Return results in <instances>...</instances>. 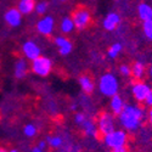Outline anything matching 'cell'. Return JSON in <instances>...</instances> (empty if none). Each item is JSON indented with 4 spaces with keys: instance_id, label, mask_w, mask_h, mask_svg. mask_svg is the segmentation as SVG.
<instances>
[{
    "instance_id": "26",
    "label": "cell",
    "mask_w": 152,
    "mask_h": 152,
    "mask_svg": "<svg viewBox=\"0 0 152 152\" xmlns=\"http://www.w3.org/2000/svg\"><path fill=\"white\" fill-rule=\"evenodd\" d=\"M119 73L123 75V77H130V75H132L130 66H128V65H121L119 66Z\"/></svg>"
},
{
    "instance_id": "23",
    "label": "cell",
    "mask_w": 152,
    "mask_h": 152,
    "mask_svg": "<svg viewBox=\"0 0 152 152\" xmlns=\"http://www.w3.org/2000/svg\"><path fill=\"white\" fill-rule=\"evenodd\" d=\"M48 7H49L48 1L42 0V1H39V3H35L34 12L37 15H39V16H44V14H46V11H48Z\"/></svg>"
},
{
    "instance_id": "1",
    "label": "cell",
    "mask_w": 152,
    "mask_h": 152,
    "mask_svg": "<svg viewBox=\"0 0 152 152\" xmlns=\"http://www.w3.org/2000/svg\"><path fill=\"white\" fill-rule=\"evenodd\" d=\"M117 117L125 132L134 133L142 125L145 119V111L136 105H125L123 111Z\"/></svg>"
},
{
    "instance_id": "15",
    "label": "cell",
    "mask_w": 152,
    "mask_h": 152,
    "mask_svg": "<svg viewBox=\"0 0 152 152\" xmlns=\"http://www.w3.org/2000/svg\"><path fill=\"white\" fill-rule=\"evenodd\" d=\"M111 101H110V108H111V112H112V115L113 116H118L119 113L123 111L125 104H124V100L121 95L116 94V95H113L110 97Z\"/></svg>"
},
{
    "instance_id": "5",
    "label": "cell",
    "mask_w": 152,
    "mask_h": 152,
    "mask_svg": "<svg viewBox=\"0 0 152 152\" xmlns=\"http://www.w3.org/2000/svg\"><path fill=\"white\" fill-rule=\"evenodd\" d=\"M72 21L74 23V28L77 31H84L91 22L90 11L84 6H78L72 12Z\"/></svg>"
},
{
    "instance_id": "30",
    "label": "cell",
    "mask_w": 152,
    "mask_h": 152,
    "mask_svg": "<svg viewBox=\"0 0 152 152\" xmlns=\"http://www.w3.org/2000/svg\"><path fill=\"white\" fill-rule=\"evenodd\" d=\"M112 152H128V150H126L125 146H123V147H118V148H113Z\"/></svg>"
},
{
    "instance_id": "35",
    "label": "cell",
    "mask_w": 152,
    "mask_h": 152,
    "mask_svg": "<svg viewBox=\"0 0 152 152\" xmlns=\"http://www.w3.org/2000/svg\"><path fill=\"white\" fill-rule=\"evenodd\" d=\"M148 74L151 75V77H152V66H151V67L148 68Z\"/></svg>"
},
{
    "instance_id": "25",
    "label": "cell",
    "mask_w": 152,
    "mask_h": 152,
    "mask_svg": "<svg viewBox=\"0 0 152 152\" xmlns=\"http://www.w3.org/2000/svg\"><path fill=\"white\" fill-rule=\"evenodd\" d=\"M37 133H38L37 126L34 124H32V123L26 124V125L23 126V134L26 135L27 137H34L37 135Z\"/></svg>"
},
{
    "instance_id": "10",
    "label": "cell",
    "mask_w": 152,
    "mask_h": 152,
    "mask_svg": "<svg viewBox=\"0 0 152 152\" xmlns=\"http://www.w3.org/2000/svg\"><path fill=\"white\" fill-rule=\"evenodd\" d=\"M4 20L7 23V26H10L12 28H17L22 23V14L18 11L17 7H11L5 12Z\"/></svg>"
},
{
    "instance_id": "11",
    "label": "cell",
    "mask_w": 152,
    "mask_h": 152,
    "mask_svg": "<svg viewBox=\"0 0 152 152\" xmlns=\"http://www.w3.org/2000/svg\"><path fill=\"white\" fill-rule=\"evenodd\" d=\"M54 43L55 45L58 48V53L60 55L62 56H67L72 53V50H73V44L69 39H67L66 37H63V35H58L56 37L55 39H54Z\"/></svg>"
},
{
    "instance_id": "22",
    "label": "cell",
    "mask_w": 152,
    "mask_h": 152,
    "mask_svg": "<svg viewBox=\"0 0 152 152\" xmlns=\"http://www.w3.org/2000/svg\"><path fill=\"white\" fill-rule=\"evenodd\" d=\"M122 49H123V46H122L121 43H115V44H112V45L108 48V50H107V55H108V57H110V58H117L118 55H119L121 51H122Z\"/></svg>"
},
{
    "instance_id": "18",
    "label": "cell",
    "mask_w": 152,
    "mask_h": 152,
    "mask_svg": "<svg viewBox=\"0 0 152 152\" xmlns=\"http://www.w3.org/2000/svg\"><path fill=\"white\" fill-rule=\"evenodd\" d=\"M137 15L142 22L144 21H148L152 20V6L146 4V3H141L137 6Z\"/></svg>"
},
{
    "instance_id": "36",
    "label": "cell",
    "mask_w": 152,
    "mask_h": 152,
    "mask_svg": "<svg viewBox=\"0 0 152 152\" xmlns=\"http://www.w3.org/2000/svg\"><path fill=\"white\" fill-rule=\"evenodd\" d=\"M0 152H7V151H6V148H4V147L0 146Z\"/></svg>"
},
{
    "instance_id": "3",
    "label": "cell",
    "mask_w": 152,
    "mask_h": 152,
    "mask_svg": "<svg viewBox=\"0 0 152 152\" xmlns=\"http://www.w3.org/2000/svg\"><path fill=\"white\" fill-rule=\"evenodd\" d=\"M126 142H128V133L124 129H115L104 135V144L111 150L123 147L126 145Z\"/></svg>"
},
{
    "instance_id": "20",
    "label": "cell",
    "mask_w": 152,
    "mask_h": 152,
    "mask_svg": "<svg viewBox=\"0 0 152 152\" xmlns=\"http://www.w3.org/2000/svg\"><path fill=\"white\" fill-rule=\"evenodd\" d=\"M75 28H74V23H73V21H72V18L71 17H63L62 20H61V22H60V31H61V33H63V34H68V33H71V32H73Z\"/></svg>"
},
{
    "instance_id": "13",
    "label": "cell",
    "mask_w": 152,
    "mask_h": 152,
    "mask_svg": "<svg viewBox=\"0 0 152 152\" xmlns=\"http://www.w3.org/2000/svg\"><path fill=\"white\" fill-rule=\"evenodd\" d=\"M119 23H121V16L117 12H108L102 21V26L106 31L112 32L119 26Z\"/></svg>"
},
{
    "instance_id": "32",
    "label": "cell",
    "mask_w": 152,
    "mask_h": 152,
    "mask_svg": "<svg viewBox=\"0 0 152 152\" xmlns=\"http://www.w3.org/2000/svg\"><path fill=\"white\" fill-rule=\"evenodd\" d=\"M31 152H45V150L40 148L39 146H34V147H32V151Z\"/></svg>"
},
{
    "instance_id": "6",
    "label": "cell",
    "mask_w": 152,
    "mask_h": 152,
    "mask_svg": "<svg viewBox=\"0 0 152 152\" xmlns=\"http://www.w3.org/2000/svg\"><path fill=\"white\" fill-rule=\"evenodd\" d=\"M96 125H97V130L101 135H106L108 133H111L112 130L116 129V122H115V116L110 112H101L97 116V121H96Z\"/></svg>"
},
{
    "instance_id": "14",
    "label": "cell",
    "mask_w": 152,
    "mask_h": 152,
    "mask_svg": "<svg viewBox=\"0 0 152 152\" xmlns=\"http://www.w3.org/2000/svg\"><path fill=\"white\" fill-rule=\"evenodd\" d=\"M83 133L88 136V137H96L97 134H99V130H97V125H96V122L89 117H86L85 121L79 125Z\"/></svg>"
},
{
    "instance_id": "34",
    "label": "cell",
    "mask_w": 152,
    "mask_h": 152,
    "mask_svg": "<svg viewBox=\"0 0 152 152\" xmlns=\"http://www.w3.org/2000/svg\"><path fill=\"white\" fill-rule=\"evenodd\" d=\"M7 152H20V151H18L17 148H11V150H9Z\"/></svg>"
},
{
    "instance_id": "12",
    "label": "cell",
    "mask_w": 152,
    "mask_h": 152,
    "mask_svg": "<svg viewBox=\"0 0 152 152\" xmlns=\"http://www.w3.org/2000/svg\"><path fill=\"white\" fill-rule=\"evenodd\" d=\"M28 69H29V66H28L27 60L23 58V57L17 58L16 62H15V65H14V75H15V78L16 79H23L27 75Z\"/></svg>"
},
{
    "instance_id": "21",
    "label": "cell",
    "mask_w": 152,
    "mask_h": 152,
    "mask_svg": "<svg viewBox=\"0 0 152 152\" xmlns=\"http://www.w3.org/2000/svg\"><path fill=\"white\" fill-rule=\"evenodd\" d=\"M45 140L48 142V147L51 148H61L65 144V140L58 135H48Z\"/></svg>"
},
{
    "instance_id": "33",
    "label": "cell",
    "mask_w": 152,
    "mask_h": 152,
    "mask_svg": "<svg viewBox=\"0 0 152 152\" xmlns=\"http://www.w3.org/2000/svg\"><path fill=\"white\" fill-rule=\"evenodd\" d=\"M71 110H72V111H77V105H75V104L71 105Z\"/></svg>"
},
{
    "instance_id": "17",
    "label": "cell",
    "mask_w": 152,
    "mask_h": 152,
    "mask_svg": "<svg viewBox=\"0 0 152 152\" xmlns=\"http://www.w3.org/2000/svg\"><path fill=\"white\" fill-rule=\"evenodd\" d=\"M35 7V0H18L17 9L22 15H31Z\"/></svg>"
},
{
    "instance_id": "7",
    "label": "cell",
    "mask_w": 152,
    "mask_h": 152,
    "mask_svg": "<svg viewBox=\"0 0 152 152\" xmlns=\"http://www.w3.org/2000/svg\"><path fill=\"white\" fill-rule=\"evenodd\" d=\"M22 54L24 56V58L28 61H33L34 58L39 57L42 55V49L38 45L34 40H27L22 44Z\"/></svg>"
},
{
    "instance_id": "27",
    "label": "cell",
    "mask_w": 152,
    "mask_h": 152,
    "mask_svg": "<svg viewBox=\"0 0 152 152\" xmlns=\"http://www.w3.org/2000/svg\"><path fill=\"white\" fill-rule=\"evenodd\" d=\"M86 117H88V116L85 115L84 112H77V113L74 115V122H75V124H77V125H80V124L85 121Z\"/></svg>"
},
{
    "instance_id": "24",
    "label": "cell",
    "mask_w": 152,
    "mask_h": 152,
    "mask_svg": "<svg viewBox=\"0 0 152 152\" xmlns=\"http://www.w3.org/2000/svg\"><path fill=\"white\" fill-rule=\"evenodd\" d=\"M142 31H144L145 37L150 42H152V20L142 22Z\"/></svg>"
},
{
    "instance_id": "9",
    "label": "cell",
    "mask_w": 152,
    "mask_h": 152,
    "mask_svg": "<svg viewBox=\"0 0 152 152\" xmlns=\"http://www.w3.org/2000/svg\"><path fill=\"white\" fill-rule=\"evenodd\" d=\"M151 90V86L142 82V80H136L133 85H132V94L133 97L137 101V102H144L148 91Z\"/></svg>"
},
{
    "instance_id": "31",
    "label": "cell",
    "mask_w": 152,
    "mask_h": 152,
    "mask_svg": "<svg viewBox=\"0 0 152 152\" xmlns=\"http://www.w3.org/2000/svg\"><path fill=\"white\" fill-rule=\"evenodd\" d=\"M147 119H148L150 125L152 126V107L150 108V111H148V113H147Z\"/></svg>"
},
{
    "instance_id": "16",
    "label": "cell",
    "mask_w": 152,
    "mask_h": 152,
    "mask_svg": "<svg viewBox=\"0 0 152 152\" xmlns=\"http://www.w3.org/2000/svg\"><path fill=\"white\" fill-rule=\"evenodd\" d=\"M78 83L82 88V90L86 94V95H90L93 94L94 89H95V84H94V80L90 75L88 74H82L80 77L78 78Z\"/></svg>"
},
{
    "instance_id": "29",
    "label": "cell",
    "mask_w": 152,
    "mask_h": 152,
    "mask_svg": "<svg viewBox=\"0 0 152 152\" xmlns=\"http://www.w3.org/2000/svg\"><path fill=\"white\" fill-rule=\"evenodd\" d=\"M37 146H39V147L43 148V150H46V148H48V142H46V140H40L39 142H38Z\"/></svg>"
},
{
    "instance_id": "28",
    "label": "cell",
    "mask_w": 152,
    "mask_h": 152,
    "mask_svg": "<svg viewBox=\"0 0 152 152\" xmlns=\"http://www.w3.org/2000/svg\"><path fill=\"white\" fill-rule=\"evenodd\" d=\"M144 102L146 104V106L147 107H152V88H151V90L148 91V94H147V96H146V99H145V101Z\"/></svg>"
},
{
    "instance_id": "2",
    "label": "cell",
    "mask_w": 152,
    "mask_h": 152,
    "mask_svg": "<svg viewBox=\"0 0 152 152\" xmlns=\"http://www.w3.org/2000/svg\"><path fill=\"white\" fill-rule=\"evenodd\" d=\"M119 82L113 73H104L99 78V91L104 96L111 97L118 94Z\"/></svg>"
},
{
    "instance_id": "37",
    "label": "cell",
    "mask_w": 152,
    "mask_h": 152,
    "mask_svg": "<svg viewBox=\"0 0 152 152\" xmlns=\"http://www.w3.org/2000/svg\"><path fill=\"white\" fill-rule=\"evenodd\" d=\"M58 1H61V3H66L67 0H58Z\"/></svg>"
},
{
    "instance_id": "8",
    "label": "cell",
    "mask_w": 152,
    "mask_h": 152,
    "mask_svg": "<svg viewBox=\"0 0 152 152\" xmlns=\"http://www.w3.org/2000/svg\"><path fill=\"white\" fill-rule=\"evenodd\" d=\"M35 28L38 31V33L49 37L51 35L55 28V20L53 16H42V18L37 22Z\"/></svg>"
},
{
    "instance_id": "4",
    "label": "cell",
    "mask_w": 152,
    "mask_h": 152,
    "mask_svg": "<svg viewBox=\"0 0 152 152\" xmlns=\"http://www.w3.org/2000/svg\"><path fill=\"white\" fill-rule=\"evenodd\" d=\"M53 60L51 58H49L46 56H39V57H37L34 58L33 61H31V71L38 75V77H48V75L51 73L53 71Z\"/></svg>"
},
{
    "instance_id": "19",
    "label": "cell",
    "mask_w": 152,
    "mask_h": 152,
    "mask_svg": "<svg viewBox=\"0 0 152 152\" xmlns=\"http://www.w3.org/2000/svg\"><path fill=\"white\" fill-rule=\"evenodd\" d=\"M130 69H132V75L136 80H141L144 78L145 73H146V67L140 61H135L133 63V66L130 67Z\"/></svg>"
}]
</instances>
